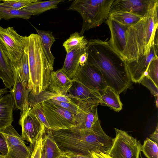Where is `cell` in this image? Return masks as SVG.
<instances>
[{
  "instance_id": "obj_47",
  "label": "cell",
  "mask_w": 158,
  "mask_h": 158,
  "mask_svg": "<svg viewBox=\"0 0 158 158\" xmlns=\"http://www.w3.org/2000/svg\"><path fill=\"white\" fill-rule=\"evenodd\" d=\"M1 19L0 18V20H1Z\"/></svg>"
},
{
  "instance_id": "obj_46",
  "label": "cell",
  "mask_w": 158,
  "mask_h": 158,
  "mask_svg": "<svg viewBox=\"0 0 158 158\" xmlns=\"http://www.w3.org/2000/svg\"><path fill=\"white\" fill-rule=\"evenodd\" d=\"M5 156L0 153V158H5Z\"/></svg>"
},
{
  "instance_id": "obj_2",
  "label": "cell",
  "mask_w": 158,
  "mask_h": 158,
  "mask_svg": "<svg viewBox=\"0 0 158 158\" xmlns=\"http://www.w3.org/2000/svg\"><path fill=\"white\" fill-rule=\"evenodd\" d=\"M52 131L58 146L64 153L92 156L93 152L108 154L114 142L105 132L98 119L90 129L73 128Z\"/></svg>"
},
{
  "instance_id": "obj_29",
  "label": "cell",
  "mask_w": 158,
  "mask_h": 158,
  "mask_svg": "<svg viewBox=\"0 0 158 158\" xmlns=\"http://www.w3.org/2000/svg\"><path fill=\"white\" fill-rule=\"evenodd\" d=\"M32 14L23 9L16 10L7 7L0 3V18L5 20L12 18L30 19Z\"/></svg>"
},
{
  "instance_id": "obj_11",
  "label": "cell",
  "mask_w": 158,
  "mask_h": 158,
  "mask_svg": "<svg viewBox=\"0 0 158 158\" xmlns=\"http://www.w3.org/2000/svg\"><path fill=\"white\" fill-rule=\"evenodd\" d=\"M20 112L19 123L21 127V136L25 140L30 143L33 147L40 132L45 127L36 115L31 110Z\"/></svg>"
},
{
  "instance_id": "obj_13",
  "label": "cell",
  "mask_w": 158,
  "mask_h": 158,
  "mask_svg": "<svg viewBox=\"0 0 158 158\" xmlns=\"http://www.w3.org/2000/svg\"><path fill=\"white\" fill-rule=\"evenodd\" d=\"M158 45V39L155 38L148 54L142 56L137 61H126L132 81L139 83L142 77L146 75L150 63L154 57L157 55Z\"/></svg>"
},
{
  "instance_id": "obj_32",
  "label": "cell",
  "mask_w": 158,
  "mask_h": 158,
  "mask_svg": "<svg viewBox=\"0 0 158 158\" xmlns=\"http://www.w3.org/2000/svg\"><path fill=\"white\" fill-rule=\"evenodd\" d=\"M146 75L150 78L158 86V57L155 56L150 63Z\"/></svg>"
},
{
  "instance_id": "obj_39",
  "label": "cell",
  "mask_w": 158,
  "mask_h": 158,
  "mask_svg": "<svg viewBox=\"0 0 158 158\" xmlns=\"http://www.w3.org/2000/svg\"><path fill=\"white\" fill-rule=\"evenodd\" d=\"M88 59V54L86 50L80 56L79 63L81 67L84 66L87 63Z\"/></svg>"
},
{
  "instance_id": "obj_31",
  "label": "cell",
  "mask_w": 158,
  "mask_h": 158,
  "mask_svg": "<svg viewBox=\"0 0 158 158\" xmlns=\"http://www.w3.org/2000/svg\"><path fill=\"white\" fill-rule=\"evenodd\" d=\"M141 151L147 158H158V143L147 138L141 146Z\"/></svg>"
},
{
  "instance_id": "obj_8",
  "label": "cell",
  "mask_w": 158,
  "mask_h": 158,
  "mask_svg": "<svg viewBox=\"0 0 158 158\" xmlns=\"http://www.w3.org/2000/svg\"><path fill=\"white\" fill-rule=\"evenodd\" d=\"M41 104L51 130L69 129L77 127L75 114L62 107L46 102Z\"/></svg>"
},
{
  "instance_id": "obj_24",
  "label": "cell",
  "mask_w": 158,
  "mask_h": 158,
  "mask_svg": "<svg viewBox=\"0 0 158 158\" xmlns=\"http://www.w3.org/2000/svg\"><path fill=\"white\" fill-rule=\"evenodd\" d=\"M64 1V0H52L46 1L37 0L22 9L31 13L32 15H38L47 10L57 8L58 4Z\"/></svg>"
},
{
  "instance_id": "obj_26",
  "label": "cell",
  "mask_w": 158,
  "mask_h": 158,
  "mask_svg": "<svg viewBox=\"0 0 158 158\" xmlns=\"http://www.w3.org/2000/svg\"><path fill=\"white\" fill-rule=\"evenodd\" d=\"M11 64L17 70L25 86L29 89L30 69L26 45L21 57L15 62H11Z\"/></svg>"
},
{
  "instance_id": "obj_36",
  "label": "cell",
  "mask_w": 158,
  "mask_h": 158,
  "mask_svg": "<svg viewBox=\"0 0 158 158\" xmlns=\"http://www.w3.org/2000/svg\"><path fill=\"white\" fill-rule=\"evenodd\" d=\"M31 110L36 115L47 129H51L44 114L41 104L34 106L31 108Z\"/></svg>"
},
{
  "instance_id": "obj_35",
  "label": "cell",
  "mask_w": 158,
  "mask_h": 158,
  "mask_svg": "<svg viewBox=\"0 0 158 158\" xmlns=\"http://www.w3.org/2000/svg\"><path fill=\"white\" fill-rule=\"evenodd\" d=\"M45 102L62 107L69 110L76 115L82 113L84 112L76 104L55 100H49Z\"/></svg>"
},
{
  "instance_id": "obj_1",
  "label": "cell",
  "mask_w": 158,
  "mask_h": 158,
  "mask_svg": "<svg viewBox=\"0 0 158 158\" xmlns=\"http://www.w3.org/2000/svg\"><path fill=\"white\" fill-rule=\"evenodd\" d=\"M87 63L98 69L107 86L119 94L131 85V80L126 61L109 45L99 39L88 40Z\"/></svg>"
},
{
  "instance_id": "obj_21",
  "label": "cell",
  "mask_w": 158,
  "mask_h": 158,
  "mask_svg": "<svg viewBox=\"0 0 158 158\" xmlns=\"http://www.w3.org/2000/svg\"><path fill=\"white\" fill-rule=\"evenodd\" d=\"M49 100L64 102L76 104L72 99L67 96L57 94L46 89L37 95L29 94L28 101L29 107L31 108L35 105Z\"/></svg>"
},
{
  "instance_id": "obj_15",
  "label": "cell",
  "mask_w": 158,
  "mask_h": 158,
  "mask_svg": "<svg viewBox=\"0 0 158 158\" xmlns=\"http://www.w3.org/2000/svg\"><path fill=\"white\" fill-rule=\"evenodd\" d=\"M105 22L110 32V38L108 41L109 45L125 60L126 32L127 27L111 20L109 17Z\"/></svg>"
},
{
  "instance_id": "obj_6",
  "label": "cell",
  "mask_w": 158,
  "mask_h": 158,
  "mask_svg": "<svg viewBox=\"0 0 158 158\" xmlns=\"http://www.w3.org/2000/svg\"><path fill=\"white\" fill-rule=\"evenodd\" d=\"M116 136L108 154L110 158H139L142 145L127 132L114 128Z\"/></svg>"
},
{
  "instance_id": "obj_30",
  "label": "cell",
  "mask_w": 158,
  "mask_h": 158,
  "mask_svg": "<svg viewBox=\"0 0 158 158\" xmlns=\"http://www.w3.org/2000/svg\"><path fill=\"white\" fill-rule=\"evenodd\" d=\"M88 40L83 36L76 32L70 35L69 37L63 44L67 52L79 46H86Z\"/></svg>"
},
{
  "instance_id": "obj_14",
  "label": "cell",
  "mask_w": 158,
  "mask_h": 158,
  "mask_svg": "<svg viewBox=\"0 0 158 158\" xmlns=\"http://www.w3.org/2000/svg\"><path fill=\"white\" fill-rule=\"evenodd\" d=\"M157 3L158 0H114L110 6V13L123 11L143 16Z\"/></svg>"
},
{
  "instance_id": "obj_44",
  "label": "cell",
  "mask_w": 158,
  "mask_h": 158,
  "mask_svg": "<svg viewBox=\"0 0 158 158\" xmlns=\"http://www.w3.org/2000/svg\"><path fill=\"white\" fill-rule=\"evenodd\" d=\"M8 92L7 88L6 87L0 89V98L3 96L4 94Z\"/></svg>"
},
{
  "instance_id": "obj_7",
  "label": "cell",
  "mask_w": 158,
  "mask_h": 158,
  "mask_svg": "<svg viewBox=\"0 0 158 158\" xmlns=\"http://www.w3.org/2000/svg\"><path fill=\"white\" fill-rule=\"evenodd\" d=\"M27 36L18 34L13 27L4 28L0 26V47L11 62L19 60L23 54Z\"/></svg>"
},
{
  "instance_id": "obj_34",
  "label": "cell",
  "mask_w": 158,
  "mask_h": 158,
  "mask_svg": "<svg viewBox=\"0 0 158 158\" xmlns=\"http://www.w3.org/2000/svg\"><path fill=\"white\" fill-rule=\"evenodd\" d=\"M45 127L40 132L34 145L30 158H40L44 136L46 132Z\"/></svg>"
},
{
  "instance_id": "obj_9",
  "label": "cell",
  "mask_w": 158,
  "mask_h": 158,
  "mask_svg": "<svg viewBox=\"0 0 158 158\" xmlns=\"http://www.w3.org/2000/svg\"><path fill=\"white\" fill-rule=\"evenodd\" d=\"M72 80V85L65 96L72 99L84 111L100 104L101 95L99 92L88 88L77 80Z\"/></svg>"
},
{
  "instance_id": "obj_16",
  "label": "cell",
  "mask_w": 158,
  "mask_h": 158,
  "mask_svg": "<svg viewBox=\"0 0 158 158\" xmlns=\"http://www.w3.org/2000/svg\"><path fill=\"white\" fill-rule=\"evenodd\" d=\"M11 65L14 75L15 83L10 93L14 100L15 108L23 112L29 108L28 101L30 91L24 85L17 70Z\"/></svg>"
},
{
  "instance_id": "obj_37",
  "label": "cell",
  "mask_w": 158,
  "mask_h": 158,
  "mask_svg": "<svg viewBox=\"0 0 158 158\" xmlns=\"http://www.w3.org/2000/svg\"><path fill=\"white\" fill-rule=\"evenodd\" d=\"M148 88L151 94L155 97L158 96V86L147 76L145 75L140 80L139 82Z\"/></svg>"
},
{
  "instance_id": "obj_17",
  "label": "cell",
  "mask_w": 158,
  "mask_h": 158,
  "mask_svg": "<svg viewBox=\"0 0 158 158\" xmlns=\"http://www.w3.org/2000/svg\"><path fill=\"white\" fill-rule=\"evenodd\" d=\"M86 46H77L67 52L61 69L71 80L74 78L78 72L80 67L79 58L80 56L86 51Z\"/></svg>"
},
{
  "instance_id": "obj_23",
  "label": "cell",
  "mask_w": 158,
  "mask_h": 158,
  "mask_svg": "<svg viewBox=\"0 0 158 158\" xmlns=\"http://www.w3.org/2000/svg\"><path fill=\"white\" fill-rule=\"evenodd\" d=\"M100 103L109 106L115 111L118 112L122 109V103L118 94L112 88L107 86L100 93Z\"/></svg>"
},
{
  "instance_id": "obj_40",
  "label": "cell",
  "mask_w": 158,
  "mask_h": 158,
  "mask_svg": "<svg viewBox=\"0 0 158 158\" xmlns=\"http://www.w3.org/2000/svg\"><path fill=\"white\" fill-rule=\"evenodd\" d=\"M64 156L66 158H94L93 156H88L68 153H64Z\"/></svg>"
},
{
  "instance_id": "obj_28",
  "label": "cell",
  "mask_w": 158,
  "mask_h": 158,
  "mask_svg": "<svg viewBox=\"0 0 158 158\" xmlns=\"http://www.w3.org/2000/svg\"><path fill=\"white\" fill-rule=\"evenodd\" d=\"M34 28L40 37L44 51L48 60L53 66L55 57L52 53L51 48L56 40L52 32L49 31L39 30Z\"/></svg>"
},
{
  "instance_id": "obj_42",
  "label": "cell",
  "mask_w": 158,
  "mask_h": 158,
  "mask_svg": "<svg viewBox=\"0 0 158 158\" xmlns=\"http://www.w3.org/2000/svg\"><path fill=\"white\" fill-rule=\"evenodd\" d=\"M92 155L94 158H110L108 155L102 153L93 152Z\"/></svg>"
},
{
  "instance_id": "obj_41",
  "label": "cell",
  "mask_w": 158,
  "mask_h": 158,
  "mask_svg": "<svg viewBox=\"0 0 158 158\" xmlns=\"http://www.w3.org/2000/svg\"><path fill=\"white\" fill-rule=\"evenodd\" d=\"M150 139L158 143V126H156L155 131L149 136Z\"/></svg>"
},
{
  "instance_id": "obj_12",
  "label": "cell",
  "mask_w": 158,
  "mask_h": 158,
  "mask_svg": "<svg viewBox=\"0 0 158 158\" xmlns=\"http://www.w3.org/2000/svg\"><path fill=\"white\" fill-rule=\"evenodd\" d=\"M74 79L77 80L88 88L100 93L107 86L100 71L87 62L84 66H80Z\"/></svg>"
},
{
  "instance_id": "obj_20",
  "label": "cell",
  "mask_w": 158,
  "mask_h": 158,
  "mask_svg": "<svg viewBox=\"0 0 158 158\" xmlns=\"http://www.w3.org/2000/svg\"><path fill=\"white\" fill-rule=\"evenodd\" d=\"M0 78L5 86L11 91L15 83L14 77L12 70L11 61L0 47Z\"/></svg>"
},
{
  "instance_id": "obj_33",
  "label": "cell",
  "mask_w": 158,
  "mask_h": 158,
  "mask_svg": "<svg viewBox=\"0 0 158 158\" xmlns=\"http://www.w3.org/2000/svg\"><path fill=\"white\" fill-rule=\"evenodd\" d=\"M37 0H4L2 3L5 6L16 10L22 9Z\"/></svg>"
},
{
  "instance_id": "obj_3",
  "label": "cell",
  "mask_w": 158,
  "mask_h": 158,
  "mask_svg": "<svg viewBox=\"0 0 158 158\" xmlns=\"http://www.w3.org/2000/svg\"><path fill=\"white\" fill-rule=\"evenodd\" d=\"M158 3L137 22L127 28L124 52L126 62L137 61L150 52L158 31Z\"/></svg>"
},
{
  "instance_id": "obj_48",
  "label": "cell",
  "mask_w": 158,
  "mask_h": 158,
  "mask_svg": "<svg viewBox=\"0 0 158 158\" xmlns=\"http://www.w3.org/2000/svg\"><path fill=\"white\" fill-rule=\"evenodd\" d=\"M141 158H142V157H141Z\"/></svg>"
},
{
  "instance_id": "obj_10",
  "label": "cell",
  "mask_w": 158,
  "mask_h": 158,
  "mask_svg": "<svg viewBox=\"0 0 158 158\" xmlns=\"http://www.w3.org/2000/svg\"><path fill=\"white\" fill-rule=\"evenodd\" d=\"M6 142L7 152L5 158H30L32 148L26 145L21 136L11 125L1 132Z\"/></svg>"
},
{
  "instance_id": "obj_43",
  "label": "cell",
  "mask_w": 158,
  "mask_h": 158,
  "mask_svg": "<svg viewBox=\"0 0 158 158\" xmlns=\"http://www.w3.org/2000/svg\"><path fill=\"white\" fill-rule=\"evenodd\" d=\"M40 158H46L45 151V143L44 136Z\"/></svg>"
},
{
  "instance_id": "obj_25",
  "label": "cell",
  "mask_w": 158,
  "mask_h": 158,
  "mask_svg": "<svg viewBox=\"0 0 158 158\" xmlns=\"http://www.w3.org/2000/svg\"><path fill=\"white\" fill-rule=\"evenodd\" d=\"M143 17L134 13L123 11L110 13L109 16L111 20L127 27L136 23Z\"/></svg>"
},
{
  "instance_id": "obj_4",
  "label": "cell",
  "mask_w": 158,
  "mask_h": 158,
  "mask_svg": "<svg viewBox=\"0 0 158 158\" xmlns=\"http://www.w3.org/2000/svg\"><path fill=\"white\" fill-rule=\"evenodd\" d=\"M26 48L30 69V94L35 95L47 89L53 71V66L49 61L38 34L27 36Z\"/></svg>"
},
{
  "instance_id": "obj_18",
  "label": "cell",
  "mask_w": 158,
  "mask_h": 158,
  "mask_svg": "<svg viewBox=\"0 0 158 158\" xmlns=\"http://www.w3.org/2000/svg\"><path fill=\"white\" fill-rule=\"evenodd\" d=\"M73 83V80L61 69L52 72L50 84L47 89L53 93L65 96Z\"/></svg>"
},
{
  "instance_id": "obj_27",
  "label": "cell",
  "mask_w": 158,
  "mask_h": 158,
  "mask_svg": "<svg viewBox=\"0 0 158 158\" xmlns=\"http://www.w3.org/2000/svg\"><path fill=\"white\" fill-rule=\"evenodd\" d=\"M46 158H62L64 153L55 140L51 130L46 129L44 135Z\"/></svg>"
},
{
  "instance_id": "obj_5",
  "label": "cell",
  "mask_w": 158,
  "mask_h": 158,
  "mask_svg": "<svg viewBox=\"0 0 158 158\" xmlns=\"http://www.w3.org/2000/svg\"><path fill=\"white\" fill-rule=\"evenodd\" d=\"M114 0H75L68 10L77 11L81 16L83 23L79 33L101 25L108 19L110 6Z\"/></svg>"
},
{
  "instance_id": "obj_45",
  "label": "cell",
  "mask_w": 158,
  "mask_h": 158,
  "mask_svg": "<svg viewBox=\"0 0 158 158\" xmlns=\"http://www.w3.org/2000/svg\"><path fill=\"white\" fill-rule=\"evenodd\" d=\"M156 107H158V97H156Z\"/></svg>"
},
{
  "instance_id": "obj_22",
  "label": "cell",
  "mask_w": 158,
  "mask_h": 158,
  "mask_svg": "<svg viewBox=\"0 0 158 158\" xmlns=\"http://www.w3.org/2000/svg\"><path fill=\"white\" fill-rule=\"evenodd\" d=\"M97 107H93L86 111L76 115V123L77 128L89 129L99 119Z\"/></svg>"
},
{
  "instance_id": "obj_19",
  "label": "cell",
  "mask_w": 158,
  "mask_h": 158,
  "mask_svg": "<svg viewBox=\"0 0 158 158\" xmlns=\"http://www.w3.org/2000/svg\"><path fill=\"white\" fill-rule=\"evenodd\" d=\"M14 107V101L10 93L0 98V132L11 125Z\"/></svg>"
},
{
  "instance_id": "obj_38",
  "label": "cell",
  "mask_w": 158,
  "mask_h": 158,
  "mask_svg": "<svg viewBox=\"0 0 158 158\" xmlns=\"http://www.w3.org/2000/svg\"><path fill=\"white\" fill-rule=\"evenodd\" d=\"M7 152V148L5 139L2 132H0V153L5 156Z\"/></svg>"
}]
</instances>
